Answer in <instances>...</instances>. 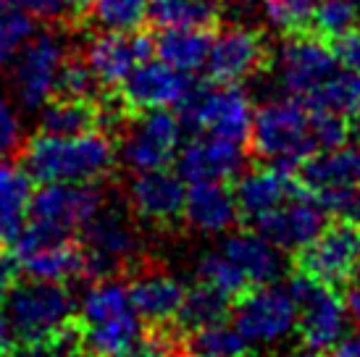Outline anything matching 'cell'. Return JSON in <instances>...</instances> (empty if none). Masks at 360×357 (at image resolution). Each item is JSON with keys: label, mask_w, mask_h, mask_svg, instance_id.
<instances>
[{"label": "cell", "mask_w": 360, "mask_h": 357, "mask_svg": "<svg viewBox=\"0 0 360 357\" xmlns=\"http://www.w3.org/2000/svg\"><path fill=\"white\" fill-rule=\"evenodd\" d=\"M32 195V176L27 169L0 160V245H11L27 226Z\"/></svg>", "instance_id": "484cf974"}, {"label": "cell", "mask_w": 360, "mask_h": 357, "mask_svg": "<svg viewBox=\"0 0 360 357\" xmlns=\"http://www.w3.org/2000/svg\"><path fill=\"white\" fill-rule=\"evenodd\" d=\"M21 145V119L16 108L0 95V160L11 158Z\"/></svg>", "instance_id": "f35d334b"}, {"label": "cell", "mask_w": 360, "mask_h": 357, "mask_svg": "<svg viewBox=\"0 0 360 357\" xmlns=\"http://www.w3.org/2000/svg\"><path fill=\"white\" fill-rule=\"evenodd\" d=\"M160 60L179 71H200L210 53L208 30H187V27H166L153 40Z\"/></svg>", "instance_id": "4316f807"}, {"label": "cell", "mask_w": 360, "mask_h": 357, "mask_svg": "<svg viewBox=\"0 0 360 357\" xmlns=\"http://www.w3.org/2000/svg\"><path fill=\"white\" fill-rule=\"evenodd\" d=\"M302 189V181L295 176L292 169H281L274 163H266L255 171H248L234 187V197L240 205V219L255 223L271 210L284 205Z\"/></svg>", "instance_id": "7402d4cb"}, {"label": "cell", "mask_w": 360, "mask_h": 357, "mask_svg": "<svg viewBox=\"0 0 360 357\" xmlns=\"http://www.w3.org/2000/svg\"><path fill=\"white\" fill-rule=\"evenodd\" d=\"M231 305H234V299L226 297L224 292L198 281V287L187 289L184 302L174 318V326L179 328L181 334H190V331L213 326V323H224L231 316Z\"/></svg>", "instance_id": "83f0119b"}, {"label": "cell", "mask_w": 360, "mask_h": 357, "mask_svg": "<svg viewBox=\"0 0 360 357\" xmlns=\"http://www.w3.org/2000/svg\"><path fill=\"white\" fill-rule=\"evenodd\" d=\"M326 223H329V213L323 210V205L310 189L302 187L295 197H290L276 210H271L269 216L255 221L252 226L260 237H266L279 249L297 252L319 237Z\"/></svg>", "instance_id": "e0dca14e"}, {"label": "cell", "mask_w": 360, "mask_h": 357, "mask_svg": "<svg viewBox=\"0 0 360 357\" xmlns=\"http://www.w3.org/2000/svg\"><path fill=\"white\" fill-rule=\"evenodd\" d=\"M82 245L87 249L90 278H113L129 271L131 260L140 252V234L134 221L121 210H98L82 226Z\"/></svg>", "instance_id": "7c38bea8"}, {"label": "cell", "mask_w": 360, "mask_h": 357, "mask_svg": "<svg viewBox=\"0 0 360 357\" xmlns=\"http://www.w3.org/2000/svg\"><path fill=\"white\" fill-rule=\"evenodd\" d=\"M331 357H360V349L352 339H342L340 344L334 347V355Z\"/></svg>", "instance_id": "7bdbcfd3"}, {"label": "cell", "mask_w": 360, "mask_h": 357, "mask_svg": "<svg viewBox=\"0 0 360 357\" xmlns=\"http://www.w3.org/2000/svg\"><path fill=\"white\" fill-rule=\"evenodd\" d=\"M101 79L95 77L87 58L69 56L58 77V92L56 95H69V98H90L95 100L101 95Z\"/></svg>", "instance_id": "d590c367"}, {"label": "cell", "mask_w": 360, "mask_h": 357, "mask_svg": "<svg viewBox=\"0 0 360 357\" xmlns=\"http://www.w3.org/2000/svg\"><path fill=\"white\" fill-rule=\"evenodd\" d=\"M184 178L163 169L137 171L129 184V208L134 219L150 228H174L184 213Z\"/></svg>", "instance_id": "2e32d148"}, {"label": "cell", "mask_w": 360, "mask_h": 357, "mask_svg": "<svg viewBox=\"0 0 360 357\" xmlns=\"http://www.w3.org/2000/svg\"><path fill=\"white\" fill-rule=\"evenodd\" d=\"M3 6H6V0H0V8H3Z\"/></svg>", "instance_id": "f907efd6"}, {"label": "cell", "mask_w": 360, "mask_h": 357, "mask_svg": "<svg viewBox=\"0 0 360 357\" xmlns=\"http://www.w3.org/2000/svg\"><path fill=\"white\" fill-rule=\"evenodd\" d=\"M221 252L242 271V276L252 287L258 284H274L284 271V260L279 255V247L271 245L258 231H240L224 239Z\"/></svg>", "instance_id": "d4e9b609"}, {"label": "cell", "mask_w": 360, "mask_h": 357, "mask_svg": "<svg viewBox=\"0 0 360 357\" xmlns=\"http://www.w3.org/2000/svg\"><path fill=\"white\" fill-rule=\"evenodd\" d=\"M360 260V226L358 221L334 219L321 228V234L295 252V273L319 281L323 287L340 289L350 284Z\"/></svg>", "instance_id": "ba28073f"}, {"label": "cell", "mask_w": 360, "mask_h": 357, "mask_svg": "<svg viewBox=\"0 0 360 357\" xmlns=\"http://www.w3.org/2000/svg\"><path fill=\"white\" fill-rule=\"evenodd\" d=\"M329 48L334 53V58L340 60V66L345 69H352V71H360V30H347L337 34V37H331Z\"/></svg>", "instance_id": "ab89813d"}, {"label": "cell", "mask_w": 360, "mask_h": 357, "mask_svg": "<svg viewBox=\"0 0 360 357\" xmlns=\"http://www.w3.org/2000/svg\"><path fill=\"white\" fill-rule=\"evenodd\" d=\"M69 58V45L63 32H34L30 42L13 56L11 89L21 108L40 110L58 92V77Z\"/></svg>", "instance_id": "52a82bcc"}, {"label": "cell", "mask_w": 360, "mask_h": 357, "mask_svg": "<svg viewBox=\"0 0 360 357\" xmlns=\"http://www.w3.org/2000/svg\"><path fill=\"white\" fill-rule=\"evenodd\" d=\"M316 197L323 205V210L334 219L360 221V189H323V192H316Z\"/></svg>", "instance_id": "74e56055"}, {"label": "cell", "mask_w": 360, "mask_h": 357, "mask_svg": "<svg viewBox=\"0 0 360 357\" xmlns=\"http://www.w3.org/2000/svg\"><path fill=\"white\" fill-rule=\"evenodd\" d=\"M184 349L192 357H250L248 339L237 326L231 328L226 323H213L184 334Z\"/></svg>", "instance_id": "f546056e"}, {"label": "cell", "mask_w": 360, "mask_h": 357, "mask_svg": "<svg viewBox=\"0 0 360 357\" xmlns=\"http://www.w3.org/2000/svg\"><path fill=\"white\" fill-rule=\"evenodd\" d=\"M355 21H358V11L352 0H319L308 32L319 34L323 40H331L342 32L352 30Z\"/></svg>", "instance_id": "e575fe53"}, {"label": "cell", "mask_w": 360, "mask_h": 357, "mask_svg": "<svg viewBox=\"0 0 360 357\" xmlns=\"http://www.w3.org/2000/svg\"><path fill=\"white\" fill-rule=\"evenodd\" d=\"M150 0H87V13L95 27L110 32H134L148 19Z\"/></svg>", "instance_id": "4dcf8cb0"}, {"label": "cell", "mask_w": 360, "mask_h": 357, "mask_svg": "<svg viewBox=\"0 0 360 357\" xmlns=\"http://www.w3.org/2000/svg\"><path fill=\"white\" fill-rule=\"evenodd\" d=\"M355 273H358V281H360V260H358V271H355Z\"/></svg>", "instance_id": "681fc988"}, {"label": "cell", "mask_w": 360, "mask_h": 357, "mask_svg": "<svg viewBox=\"0 0 360 357\" xmlns=\"http://www.w3.org/2000/svg\"><path fill=\"white\" fill-rule=\"evenodd\" d=\"M119 100L124 110L131 116L145 110H160L179 105L192 89V79L187 71L169 66L166 60H142L127 79L119 84Z\"/></svg>", "instance_id": "9a60e30c"}, {"label": "cell", "mask_w": 360, "mask_h": 357, "mask_svg": "<svg viewBox=\"0 0 360 357\" xmlns=\"http://www.w3.org/2000/svg\"><path fill=\"white\" fill-rule=\"evenodd\" d=\"M11 255L16 258L21 273L32 278L66 284L90 276L87 249L82 239H71L69 231L40 221H30L21 228L19 237L11 242Z\"/></svg>", "instance_id": "5b68a950"}, {"label": "cell", "mask_w": 360, "mask_h": 357, "mask_svg": "<svg viewBox=\"0 0 360 357\" xmlns=\"http://www.w3.org/2000/svg\"><path fill=\"white\" fill-rule=\"evenodd\" d=\"M287 289L297 305V334L302 344L316 352L337 347L347 334L350 318L340 292L302 273H292Z\"/></svg>", "instance_id": "30bf717a"}, {"label": "cell", "mask_w": 360, "mask_h": 357, "mask_svg": "<svg viewBox=\"0 0 360 357\" xmlns=\"http://www.w3.org/2000/svg\"><path fill=\"white\" fill-rule=\"evenodd\" d=\"M340 71L342 66L334 58L329 42L313 32L290 34L276 56V77L281 89L290 98L302 100L305 105H313V100Z\"/></svg>", "instance_id": "9c48e42d"}, {"label": "cell", "mask_w": 360, "mask_h": 357, "mask_svg": "<svg viewBox=\"0 0 360 357\" xmlns=\"http://www.w3.org/2000/svg\"><path fill=\"white\" fill-rule=\"evenodd\" d=\"M347 119V129H350V137H358L360 139V105H355V108L345 116Z\"/></svg>", "instance_id": "ee69618b"}, {"label": "cell", "mask_w": 360, "mask_h": 357, "mask_svg": "<svg viewBox=\"0 0 360 357\" xmlns=\"http://www.w3.org/2000/svg\"><path fill=\"white\" fill-rule=\"evenodd\" d=\"M181 142L179 116L166 108L145 110L131 116V124L121 139L119 155L131 171L163 169L176 158Z\"/></svg>", "instance_id": "4fadbf2b"}, {"label": "cell", "mask_w": 360, "mask_h": 357, "mask_svg": "<svg viewBox=\"0 0 360 357\" xmlns=\"http://www.w3.org/2000/svg\"><path fill=\"white\" fill-rule=\"evenodd\" d=\"M119 148L108 134H48L40 131L24 145L21 166L32 181H101L113 171Z\"/></svg>", "instance_id": "6da1fadb"}, {"label": "cell", "mask_w": 360, "mask_h": 357, "mask_svg": "<svg viewBox=\"0 0 360 357\" xmlns=\"http://www.w3.org/2000/svg\"><path fill=\"white\" fill-rule=\"evenodd\" d=\"M124 357H129V355H124Z\"/></svg>", "instance_id": "f5cc1de1"}, {"label": "cell", "mask_w": 360, "mask_h": 357, "mask_svg": "<svg viewBox=\"0 0 360 357\" xmlns=\"http://www.w3.org/2000/svg\"><path fill=\"white\" fill-rule=\"evenodd\" d=\"M148 16L160 30H210L221 19V0H150Z\"/></svg>", "instance_id": "f1b7e54d"}, {"label": "cell", "mask_w": 360, "mask_h": 357, "mask_svg": "<svg viewBox=\"0 0 360 357\" xmlns=\"http://www.w3.org/2000/svg\"><path fill=\"white\" fill-rule=\"evenodd\" d=\"M245 166L242 142L213 134H200L187 142L176 155V174L190 184L198 181H231Z\"/></svg>", "instance_id": "44dd1931"}, {"label": "cell", "mask_w": 360, "mask_h": 357, "mask_svg": "<svg viewBox=\"0 0 360 357\" xmlns=\"http://www.w3.org/2000/svg\"><path fill=\"white\" fill-rule=\"evenodd\" d=\"M287 357H319V352L316 349H300V352H292V355H287Z\"/></svg>", "instance_id": "f6af8a7d"}, {"label": "cell", "mask_w": 360, "mask_h": 357, "mask_svg": "<svg viewBox=\"0 0 360 357\" xmlns=\"http://www.w3.org/2000/svg\"><path fill=\"white\" fill-rule=\"evenodd\" d=\"M195 231L200 234H224L240 223V205L226 181H198L190 184L184 197V213Z\"/></svg>", "instance_id": "603a6c76"}, {"label": "cell", "mask_w": 360, "mask_h": 357, "mask_svg": "<svg viewBox=\"0 0 360 357\" xmlns=\"http://www.w3.org/2000/svg\"><path fill=\"white\" fill-rule=\"evenodd\" d=\"M234 326L248 344H274L297 328V305L287 287L258 284L231 305Z\"/></svg>", "instance_id": "8fae6325"}, {"label": "cell", "mask_w": 360, "mask_h": 357, "mask_svg": "<svg viewBox=\"0 0 360 357\" xmlns=\"http://www.w3.org/2000/svg\"><path fill=\"white\" fill-rule=\"evenodd\" d=\"M198 281L219 289L231 299H237L242 292H248L252 287L250 281L242 276L240 268L234 266L221 249L219 252H208V255L200 258V263H198Z\"/></svg>", "instance_id": "1f68e13d"}, {"label": "cell", "mask_w": 360, "mask_h": 357, "mask_svg": "<svg viewBox=\"0 0 360 357\" xmlns=\"http://www.w3.org/2000/svg\"><path fill=\"white\" fill-rule=\"evenodd\" d=\"M176 108L181 126L198 134H213L234 142L250 137L252 105L240 84L216 82L210 87H192Z\"/></svg>", "instance_id": "8992f818"}, {"label": "cell", "mask_w": 360, "mask_h": 357, "mask_svg": "<svg viewBox=\"0 0 360 357\" xmlns=\"http://www.w3.org/2000/svg\"><path fill=\"white\" fill-rule=\"evenodd\" d=\"M16 8L27 11L37 19H69V16H77L79 11L87 8V0H6Z\"/></svg>", "instance_id": "8d00e7d4"}, {"label": "cell", "mask_w": 360, "mask_h": 357, "mask_svg": "<svg viewBox=\"0 0 360 357\" xmlns=\"http://www.w3.org/2000/svg\"><path fill=\"white\" fill-rule=\"evenodd\" d=\"M105 205L98 181H51L32 195L30 216L60 231L82 228Z\"/></svg>", "instance_id": "5bb4252c"}, {"label": "cell", "mask_w": 360, "mask_h": 357, "mask_svg": "<svg viewBox=\"0 0 360 357\" xmlns=\"http://www.w3.org/2000/svg\"><path fill=\"white\" fill-rule=\"evenodd\" d=\"M352 342H355V344H358V349H360V337H352Z\"/></svg>", "instance_id": "c3c4849f"}, {"label": "cell", "mask_w": 360, "mask_h": 357, "mask_svg": "<svg viewBox=\"0 0 360 357\" xmlns=\"http://www.w3.org/2000/svg\"><path fill=\"white\" fill-rule=\"evenodd\" d=\"M155 50L153 40L142 32H110L103 30L87 45V63L103 87H119L142 60L150 58Z\"/></svg>", "instance_id": "d6986e66"}, {"label": "cell", "mask_w": 360, "mask_h": 357, "mask_svg": "<svg viewBox=\"0 0 360 357\" xmlns=\"http://www.w3.org/2000/svg\"><path fill=\"white\" fill-rule=\"evenodd\" d=\"M129 299L134 305V313L140 316L145 326H166L174 323L179 313L187 289L181 287L179 278H174L169 271L155 268L150 263H140L137 268H129Z\"/></svg>", "instance_id": "ac0fdd59"}, {"label": "cell", "mask_w": 360, "mask_h": 357, "mask_svg": "<svg viewBox=\"0 0 360 357\" xmlns=\"http://www.w3.org/2000/svg\"><path fill=\"white\" fill-rule=\"evenodd\" d=\"M184 357H192V355H184Z\"/></svg>", "instance_id": "816d5d0a"}, {"label": "cell", "mask_w": 360, "mask_h": 357, "mask_svg": "<svg viewBox=\"0 0 360 357\" xmlns=\"http://www.w3.org/2000/svg\"><path fill=\"white\" fill-rule=\"evenodd\" d=\"M13 347H16L13 328H11V323H8V316H6V310L0 308V355H3V352H11Z\"/></svg>", "instance_id": "60d3db41"}, {"label": "cell", "mask_w": 360, "mask_h": 357, "mask_svg": "<svg viewBox=\"0 0 360 357\" xmlns=\"http://www.w3.org/2000/svg\"><path fill=\"white\" fill-rule=\"evenodd\" d=\"M3 310L13 328L16 344H37L56 337L77 320V302L58 281L16 278L11 284Z\"/></svg>", "instance_id": "277c9868"}, {"label": "cell", "mask_w": 360, "mask_h": 357, "mask_svg": "<svg viewBox=\"0 0 360 357\" xmlns=\"http://www.w3.org/2000/svg\"><path fill=\"white\" fill-rule=\"evenodd\" d=\"M82 347L90 357H124L140 342V316L129 289L116 278H98L77 310Z\"/></svg>", "instance_id": "7a4b0ae2"}, {"label": "cell", "mask_w": 360, "mask_h": 357, "mask_svg": "<svg viewBox=\"0 0 360 357\" xmlns=\"http://www.w3.org/2000/svg\"><path fill=\"white\" fill-rule=\"evenodd\" d=\"M0 357H16V355H13V349H11V352H3Z\"/></svg>", "instance_id": "7dc6e473"}, {"label": "cell", "mask_w": 360, "mask_h": 357, "mask_svg": "<svg viewBox=\"0 0 360 357\" xmlns=\"http://www.w3.org/2000/svg\"><path fill=\"white\" fill-rule=\"evenodd\" d=\"M248 139L260 160L281 169H300L302 160L319 152L313 134V108L290 95L269 100L252 113Z\"/></svg>", "instance_id": "3957f363"}, {"label": "cell", "mask_w": 360, "mask_h": 357, "mask_svg": "<svg viewBox=\"0 0 360 357\" xmlns=\"http://www.w3.org/2000/svg\"><path fill=\"white\" fill-rule=\"evenodd\" d=\"M297 178L313 195L323 189H360V145H350V148L340 145V148L313 152L308 160L300 163Z\"/></svg>", "instance_id": "cb8c5ba5"}, {"label": "cell", "mask_w": 360, "mask_h": 357, "mask_svg": "<svg viewBox=\"0 0 360 357\" xmlns=\"http://www.w3.org/2000/svg\"><path fill=\"white\" fill-rule=\"evenodd\" d=\"M269 58L266 37L258 30L229 27L210 40V53L205 69L216 82H237L252 77Z\"/></svg>", "instance_id": "ffe728a7"}, {"label": "cell", "mask_w": 360, "mask_h": 357, "mask_svg": "<svg viewBox=\"0 0 360 357\" xmlns=\"http://www.w3.org/2000/svg\"><path fill=\"white\" fill-rule=\"evenodd\" d=\"M355 3V11H358V19H360V0H352Z\"/></svg>", "instance_id": "bcb514c9"}, {"label": "cell", "mask_w": 360, "mask_h": 357, "mask_svg": "<svg viewBox=\"0 0 360 357\" xmlns=\"http://www.w3.org/2000/svg\"><path fill=\"white\" fill-rule=\"evenodd\" d=\"M345 305H347V313H350L352 320H355V323H360V284L350 287L347 297H345Z\"/></svg>", "instance_id": "b9f144b4"}, {"label": "cell", "mask_w": 360, "mask_h": 357, "mask_svg": "<svg viewBox=\"0 0 360 357\" xmlns=\"http://www.w3.org/2000/svg\"><path fill=\"white\" fill-rule=\"evenodd\" d=\"M316 6H319V0H260L266 21L284 34L308 32Z\"/></svg>", "instance_id": "d6a6232c"}, {"label": "cell", "mask_w": 360, "mask_h": 357, "mask_svg": "<svg viewBox=\"0 0 360 357\" xmlns=\"http://www.w3.org/2000/svg\"><path fill=\"white\" fill-rule=\"evenodd\" d=\"M32 19H34L32 13L16 8L11 3L0 8V66L11 63L13 56L30 42V37L34 34Z\"/></svg>", "instance_id": "836d02e7"}]
</instances>
